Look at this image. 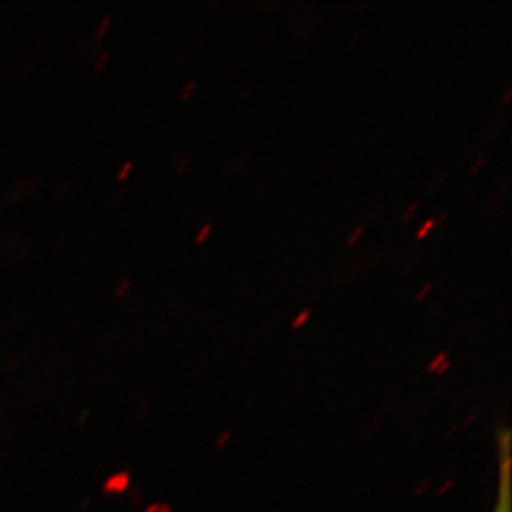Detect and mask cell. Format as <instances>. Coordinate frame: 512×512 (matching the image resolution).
I'll return each mask as SVG.
<instances>
[{"mask_svg":"<svg viewBox=\"0 0 512 512\" xmlns=\"http://www.w3.org/2000/svg\"><path fill=\"white\" fill-rule=\"evenodd\" d=\"M498 488L493 512H511V434L498 431Z\"/></svg>","mask_w":512,"mask_h":512,"instance_id":"1","label":"cell"},{"mask_svg":"<svg viewBox=\"0 0 512 512\" xmlns=\"http://www.w3.org/2000/svg\"><path fill=\"white\" fill-rule=\"evenodd\" d=\"M130 281L128 279H124V281H121L119 285H117L116 288V298H124V296L127 295L128 289H130Z\"/></svg>","mask_w":512,"mask_h":512,"instance_id":"4","label":"cell"},{"mask_svg":"<svg viewBox=\"0 0 512 512\" xmlns=\"http://www.w3.org/2000/svg\"><path fill=\"white\" fill-rule=\"evenodd\" d=\"M131 473L128 470H121L119 473L111 474L103 484V494L123 495L126 494L131 485Z\"/></svg>","mask_w":512,"mask_h":512,"instance_id":"2","label":"cell"},{"mask_svg":"<svg viewBox=\"0 0 512 512\" xmlns=\"http://www.w3.org/2000/svg\"><path fill=\"white\" fill-rule=\"evenodd\" d=\"M434 227V220H429L424 222L423 225H421L420 231L417 232V239H423L426 238V235L429 234L431 231V228Z\"/></svg>","mask_w":512,"mask_h":512,"instance_id":"5","label":"cell"},{"mask_svg":"<svg viewBox=\"0 0 512 512\" xmlns=\"http://www.w3.org/2000/svg\"><path fill=\"white\" fill-rule=\"evenodd\" d=\"M107 56H109V53H104V55H103V56H101L100 62H99V63H97V69H100V67H101V63H104V60H106V59H107Z\"/></svg>","mask_w":512,"mask_h":512,"instance_id":"12","label":"cell"},{"mask_svg":"<svg viewBox=\"0 0 512 512\" xmlns=\"http://www.w3.org/2000/svg\"><path fill=\"white\" fill-rule=\"evenodd\" d=\"M144 512H173V508L165 503H151L148 504Z\"/></svg>","mask_w":512,"mask_h":512,"instance_id":"3","label":"cell"},{"mask_svg":"<svg viewBox=\"0 0 512 512\" xmlns=\"http://www.w3.org/2000/svg\"><path fill=\"white\" fill-rule=\"evenodd\" d=\"M131 167H133V161H127V163L120 168L119 174H117V178H119V180H126L128 173H130Z\"/></svg>","mask_w":512,"mask_h":512,"instance_id":"7","label":"cell"},{"mask_svg":"<svg viewBox=\"0 0 512 512\" xmlns=\"http://www.w3.org/2000/svg\"><path fill=\"white\" fill-rule=\"evenodd\" d=\"M416 208H417V202H414V204L412 205V208H410V210H409V211H407V212H406V214H404L403 220H404V221L409 220V215H410V214H412V212H413L414 210H416Z\"/></svg>","mask_w":512,"mask_h":512,"instance_id":"11","label":"cell"},{"mask_svg":"<svg viewBox=\"0 0 512 512\" xmlns=\"http://www.w3.org/2000/svg\"><path fill=\"white\" fill-rule=\"evenodd\" d=\"M0 419H2V410H0Z\"/></svg>","mask_w":512,"mask_h":512,"instance_id":"14","label":"cell"},{"mask_svg":"<svg viewBox=\"0 0 512 512\" xmlns=\"http://www.w3.org/2000/svg\"><path fill=\"white\" fill-rule=\"evenodd\" d=\"M195 87V83L194 82H191V83H188V86H187V89H185V92L183 93V99H187L188 97V94H190L192 92V89H194Z\"/></svg>","mask_w":512,"mask_h":512,"instance_id":"10","label":"cell"},{"mask_svg":"<svg viewBox=\"0 0 512 512\" xmlns=\"http://www.w3.org/2000/svg\"><path fill=\"white\" fill-rule=\"evenodd\" d=\"M511 92H508L507 96H505L504 103H507L508 99H510Z\"/></svg>","mask_w":512,"mask_h":512,"instance_id":"13","label":"cell"},{"mask_svg":"<svg viewBox=\"0 0 512 512\" xmlns=\"http://www.w3.org/2000/svg\"><path fill=\"white\" fill-rule=\"evenodd\" d=\"M362 232H363L362 227L357 228L355 234L350 235L349 245L355 244V242L357 241V238H359L360 235H362Z\"/></svg>","mask_w":512,"mask_h":512,"instance_id":"9","label":"cell"},{"mask_svg":"<svg viewBox=\"0 0 512 512\" xmlns=\"http://www.w3.org/2000/svg\"><path fill=\"white\" fill-rule=\"evenodd\" d=\"M110 16H107V18H104L103 22H101V25L99 26V29H97V35L101 36L104 32H106L107 26H109L110 23Z\"/></svg>","mask_w":512,"mask_h":512,"instance_id":"8","label":"cell"},{"mask_svg":"<svg viewBox=\"0 0 512 512\" xmlns=\"http://www.w3.org/2000/svg\"><path fill=\"white\" fill-rule=\"evenodd\" d=\"M211 232V225H204V227L201 228V231L198 232L197 239H195V242L197 244H202V242L205 241V239L208 238V235H210Z\"/></svg>","mask_w":512,"mask_h":512,"instance_id":"6","label":"cell"}]
</instances>
